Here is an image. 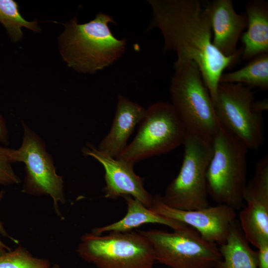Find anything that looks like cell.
<instances>
[{
	"instance_id": "8fae6325",
	"label": "cell",
	"mask_w": 268,
	"mask_h": 268,
	"mask_svg": "<svg viewBox=\"0 0 268 268\" xmlns=\"http://www.w3.org/2000/svg\"><path fill=\"white\" fill-rule=\"evenodd\" d=\"M149 208L161 215L192 227L205 240L219 245L226 241L236 221V210L227 205L218 204L195 210H181L166 205L159 194L153 196L152 204Z\"/></svg>"
},
{
	"instance_id": "6da1fadb",
	"label": "cell",
	"mask_w": 268,
	"mask_h": 268,
	"mask_svg": "<svg viewBox=\"0 0 268 268\" xmlns=\"http://www.w3.org/2000/svg\"><path fill=\"white\" fill-rule=\"evenodd\" d=\"M152 18L148 30L158 28L164 41V51H173L177 60L198 65L213 104L219 79L233 67L242 53L226 57L212 43V33L206 2L199 0H149Z\"/></svg>"
},
{
	"instance_id": "ffe728a7",
	"label": "cell",
	"mask_w": 268,
	"mask_h": 268,
	"mask_svg": "<svg viewBox=\"0 0 268 268\" xmlns=\"http://www.w3.org/2000/svg\"><path fill=\"white\" fill-rule=\"evenodd\" d=\"M0 22L15 42L22 39L23 27L35 32L41 30L36 21H28L22 16L17 3L13 0H0Z\"/></svg>"
},
{
	"instance_id": "4316f807",
	"label": "cell",
	"mask_w": 268,
	"mask_h": 268,
	"mask_svg": "<svg viewBox=\"0 0 268 268\" xmlns=\"http://www.w3.org/2000/svg\"><path fill=\"white\" fill-rule=\"evenodd\" d=\"M50 268H59V266L57 265H55L54 266H51Z\"/></svg>"
},
{
	"instance_id": "5b68a950",
	"label": "cell",
	"mask_w": 268,
	"mask_h": 268,
	"mask_svg": "<svg viewBox=\"0 0 268 268\" xmlns=\"http://www.w3.org/2000/svg\"><path fill=\"white\" fill-rule=\"evenodd\" d=\"M76 251L97 268H153L156 262L151 243L138 231L85 233Z\"/></svg>"
},
{
	"instance_id": "30bf717a",
	"label": "cell",
	"mask_w": 268,
	"mask_h": 268,
	"mask_svg": "<svg viewBox=\"0 0 268 268\" xmlns=\"http://www.w3.org/2000/svg\"><path fill=\"white\" fill-rule=\"evenodd\" d=\"M21 124L22 144L18 149H13L12 158L14 163L25 165L22 192L31 196H50L60 216L59 204L66 202L63 177L57 173L53 158L47 151L43 139L23 122Z\"/></svg>"
},
{
	"instance_id": "4fadbf2b",
	"label": "cell",
	"mask_w": 268,
	"mask_h": 268,
	"mask_svg": "<svg viewBox=\"0 0 268 268\" xmlns=\"http://www.w3.org/2000/svg\"><path fill=\"white\" fill-rule=\"evenodd\" d=\"M81 151L104 167L106 185L103 191L106 198L114 200L130 196L147 208L151 206L153 196L144 188L143 179L135 173L134 166L102 153L91 143H87Z\"/></svg>"
},
{
	"instance_id": "e0dca14e",
	"label": "cell",
	"mask_w": 268,
	"mask_h": 268,
	"mask_svg": "<svg viewBox=\"0 0 268 268\" xmlns=\"http://www.w3.org/2000/svg\"><path fill=\"white\" fill-rule=\"evenodd\" d=\"M127 205V212L121 220L109 225L96 227L92 232L102 234L110 232H129L147 223H156L168 226L174 230L187 226L185 224L168 218L151 210L136 199L130 196L123 197Z\"/></svg>"
},
{
	"instance_id": "52a82bcc",
	"label": "cell",
	"mask_w": 268,
	"mask_h": 268,
	"mask_svg": "<svg viewBox=\"0 0 268 268\" xmlns=\"http://www.w3.org/2000/svg\"><path fill=\"white\" fill-rule=\"evenodd\" d=\"M187 130L171 104L158 102L146 109L136 135L116 158L133 166L183 144Z\"/></svg>"
},
{
	"instance_id": "44dd1931",
	"label": "cell",
	"mask_w": 268,
	"mask_h": 268,
	"mask_svg": "<svg viewBox=\"0 0 268 268\" xmlns=\"http://www.w3.org/2000/svg\"><path fill=\"white\" fill-rule=\"evenodd\" d=\"M51 267L49 261L33 257L21 246L0 256V268H50Z\"/></svg>"
},
{
	"instance_id": "ac0fdd59",
	"label": "cell",
	"mask_w": 268,
	"mask_h": 268,
	"mask_svg": "<svg viewBox=\"0 0 268 268\" xmlns=\"http://www.w3.org/2000/svg\"><path fill=\"white\" fill-rule=\"evenodd\" d=\"M219 248L221 258L213 268H257V252L249 246L237 221Z\"/></svg>"
},
{
	"instance_id": "cb8c5ba5",
	"label": "cell",
	"mask_w": 268,
	"mask_h": 268,
	"mask_svg": "<svg viewBox=\"0 0 268 268\" xmlns=\"http://www.w3.org/2000/svg\"><path fill=\"white\" fill-rule=\"evenodd\" d=\"M4 191L3 190H1L0 191V201L2 200L4 195ZM0 234L2 235L3 236L7 237L12 240L15 243L17 244L18 241L16 239L12 238L6 231L5 229L3 226L2 222L0 221ZM11 249L10 248L8 247L7 245H5L0 239V256L2 255L7 251H10Z\"/></svg>"
},
{
	"instance_id": "9a60e30c",
	"label": "cell",
	"mask_w": 268,
	"mask_h": 268,
	"mask_svg": "<svg viewBox=\"0 0 268 268\" xmlns=\"http://www.w3.org/2000/svg\"><path fill=\"white\" fill-rule=\"evenodd\" d=\"M145 113L146 109L143 107L119 95L112 127L97 149L116 158L127 147L129 137Z\"/></svg>"
},
{
	"instance_id": "7c38bea8",
	"label": "cell",
	"mask_w": 268,
	"mask_h": 268,
	"mask_svg": "<svg viewBox=\"0 0 268 268\" xmlns=\"http://www.w3.org/2000/svg\"><path fill=\"white\" fill-rule=\"evenodd\" d=\"M245 206L239 213L240 226L247 241L257 249L268 244V156L257 163L243 194Z\"/></svg>"
},
{
	"instance_id": "9c48e42d",
	"label": "cell",
	"mask_w": 268,
	"mask_h": 268,
	"mask_svg": "<svg viewBox=\"0 0 268 268\" xmlns=\"http://www.w3.org/2000/svg\"><path fill=\"white\" fill-rule=\"evenodd\" d=\"M254 92L241 83H219L214 102L221 127L241 141L248 148L257 150L264 142L261 114L252 109Z\"/></svg>"
},
{
	"instance_id": "d4e9b609",
	"label": "cell",
	"mask_w": 268,
	"mask_h": 268,
	"mask_svg": "<svg viewBox=\"0 0 268 268\" xmlns=\"http://www.w3.org/2000/svg\"><path fill=\"white\" fill-rule=\"evenodd\" d=\"M8 132L4 119L0 115V143L5 145L9 144Z\"/></svg>"
},
{
	"instance_id": "3957f363",
	"label": "cell",
	"mask_w": 268,
	"mask_h": 268,
	"mask_svg": "<svg viewBox=\"0 0 268 268\" xmlns=\"http://www.w3.org/2000/svg\"><path fill=\"white\" fill-rule=\"evenodd\" d=\"M174 68L171 104L187 132L212 143L221 127L198 65L192 61L177 60Z\"/></svg>"
},
{
	"instance_id": "d6986e66",
	"label": "cell",
	"mask_w": 268,
	"mask_h": 268,
	"mask_svg": "<svg viewBox=\"0 0 268 268\" xmlns=\"http://www.w3.org/2000/svg\"><path fill=\"white\" fill-rule=\"evenodd\" d=\"M219 83H241L247 86L268 89V53L261 54L245 66L232 72L223 73Z\"/></svg>"
},
{
	"instance_id": "7402d4cb",
	"label": "cell",
	"mask_w": 268,
	"mask_h": 268,
	"mask_svg": "<svg viewBox=\"0 0 268 268\" xmlns=\"http://www.w3.org/2000/svg\"><path fill=\"white\" fill-rule=\"evenodd\" d=\"M13 149L0 146V185H10L20 182L12 167Z\"/></svg>"
},
{
	"instance_id": "7a4b0ae2",
	"label": "cell",
	"mask_w": 268,
	"mask_h": 268,
	"mask_svg": "<svg viewBox=\"0 0 268 268\" xmlns=\"http://www.w3.org/2000/svg\"><path fill=\"white\" fill-rule=\"evenodd\" d=\"M111 23H116L112 17L100 12L88 22L78 24L74 17L64 24L58 40L61 54L68 67L80 73H95L122 56L127 41L113 35Z\"/></svg>"
},
{
	"instance_id": "603a6c76",
	"label": "cell",
	"mask_w": 268,
	"mask_h": 268,
	"mask_svg": "<svg viewBox=\"0 0 268 268\" xmlns=\"http://www.w3.org/2000/svg\"><path fill=\"white\" fill-rule=\"evenodd\" d=\"M256 252L257 268H268V244L259 248Z\"/></svg>"
},
{
	"instance_id": "ba28073f",
	"label": "cell",
	"mask_w": 268,
	"mask_h": 268,
	"mask_svg": "<svg viewBox=\"0 0 268 268\" xmlns=\"http://www.w3.org/2000/svg\"><path fill=\"white\" fill-rule=\"evenodd\" d=\"M138 231L151 243L156 262L170 268H213L221 258L217 244L205 240L188 226L173 232Z\"/></svg>"
},
{
	"instance_id": "277c9868",
	"label": "cell",
	"mask_w": 268,
	"mask_h": 268,
	"mask_svg": "<svg viewBox=\"0 0 268 268\" xmlns=\"http://www.w3.org/2000/svg\"><path fill=\"white\" fill-rule=\"evenodd\" d=\"M212 145L213 154L206 173L208 195L218 204L241 209L247 184L248 148L222 127Z\"/></svg>"
},
{
	"instance_id": "2e32d148",
	"label": "cell",
	"mask_w": 268,
	"mask_h": 268,
	"mask_svg": "<svg viewBox=\"0 0 268 268\" xmlns=\"http://www.w3.org/2000/svg\"><path fill=\"white\" fill-rule=\"evenodd\" d=\"M247 30L241 36L244 44L241 58L251 60L268 53V3L264 0H253L245 6Z\"/></svg>"
},
{
	"instance_id": "5bb4252c",
	"label": "cell",
	"mask_w": 268,
	"mask_h": 268,
	"mask_svg": "<svg viewBox=\"0 0 268 268\" xmlns=\"http://www.w3.org/2000/svg\"><path fill=\"white\" fill-rule=\"evenodd\" d=\"M212 33V43L222 55L230 57L242 53L237 49L243 31L247 26L246 14L237 13L231 0L206 2Z\"/></svg>"
},
{
	"instance_id": "484cf974",
	"label": "cell",
	"mask_w": 268,
	"mask_h": 268,
	"mask_svg": "<svg viewBox=\"0 0 268 268\" xmlns=\"http://www.w3.org/2000/svg\"><path fill=\"white\" fill-rule=\"evenodd\" d=\"M268 102L267 99L253 102L252 105L253 111L257 113L262 114V112L268 109Z\"/></svg>"
},
{
	"instance_id": "8992f818",
	"label": "cell",
	"mask_w": 268,
	"mask_h": 268,
	"mask_svg": "<svg viewBox=\"0 0 268 268\" xmlns=\"http://www.w3.org/2000/svg\"><path fill=\"white\" fill-rule=\"evenodd\" d=\"M183 145L180 171L167 186L162 201L167 206L181 210L206 207L209 203L206 173L213 154L212 143L187 132Z\"/></svg>"
}]
</instances>
